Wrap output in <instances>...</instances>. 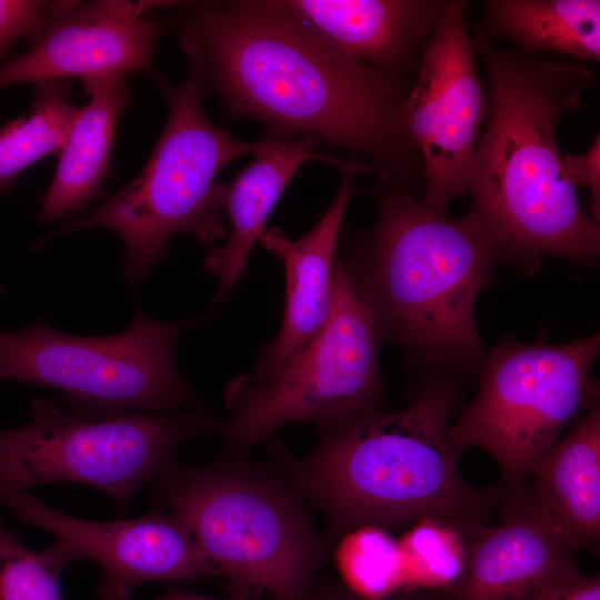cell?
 <instances>
[{
  "label": "cell",
  "mask_w": 600,
  "mask_h": 600,
  "mask_svg": "<svg viewBox=\"0 0 600 600\" xmlns=\"http://www.w3.org/2000/svg\"><path fill=\"white\" fill-rule=\"evenodd\" d=\"M182 7L181 48L231 118L260 121L267 137L346 149L379 182L421 191V159L401 117L410 84L338 52L280 0Z\"/></svg>",
  "instance_id": "1"
},
{
  "label": "cell",
  "mask_w": 600,
  "mask_h": 600,
  "mask_svg": "<svg viewBox=\"0 0 600 600\" xmlns=\"http://www.w3.org/2000/svg\"><path fill=\"white\" fill-rule=\"evenodd\" d=\"M488 80L487 122L468 181L466 214L499 260L530 271L544 257L592 262L598 222L568 181L556 141L560 118L593 84L583 63L536 58L474 33Z\"/></svg>",
  "instance_id": "2"
},
{
  "label": "cell",
  "mask_w": 600,
  "mask_h": 600,
  "mask_svg": "<svg viewBox=\"0 0 600 600\" xmlns=\"http://www.w3.org/2000/svg\"><path fill=\"white\" fill-rule=\"evenodd\" d=\"M462 391L461 376L424 371L404 408L319 424L316 447L291 471V489L327 516L336 534L439 519L473 537L504 496L459 474L449 429Z\"/></svg>",
  "instance_id": "3"
},
{
  "label": "cell",
  "mask_w": 600,
  "mask_h": 600,
  "mask_svg": "<svg viewBox=\"0 0 600 600\" xmlns=\"http://www.w3.org/2000/svg\"><path fill=\"white\" fill-rule=\"evenodd\" d=\"M416 193L380 182L378 219L351 262H341L370 303L382 339L424 362L426 371L477 374L487 350L476 302L499 259L467 216L436 213Z\"/></svg>",
  "instance_id": "4"
},
{
  "label": "cell",
  "mask_w": 600,
  "mask_h": 600,
  "mask_svg": "<svg viewBox=\"0 0 600 600\" xmlns=\"http://www.w3.org/2000/svg\"><path fill=\"white\" fill-rule=\"evenodd\" d=\"M184 81L173 87L153 79L168 102L164 129L140 174L92 212L66 220L50 238L89 228L116 231L124 244L122 270L134 289L166 258L176 234H190L203 246L222 239L218 173L233 160L254 154L250 143L212 123L202 109L206 92L200 70L188 58Z\"/></svg>",
  "instance_id": "5"
},
{
  "label": "cell",
  "mask_w": 600,
  "mask_h": 600,
  "mask_svg": "<svg viewBox=\"0 0 600 600\" xmlns=\"http://www.w3.org/2000/svg\"><path fill=\"white\" fill-rule=\"evenodd\" d=\"M243 456L176 464L150 484L233 590L306 600L322 548L291 487Z\"/></svg>",
  "instance_id": "6"
},
{
  "label": "cell",
  "mask_w": 600,
  "mask_h": 600,
  "mask_svg": "<svg viewBox=\"0 0 600 600\" xmlns=\"http://www.w3.org/2000/svg\"><path fill=\"white\" fill-rule=\"evenodd\" d=\"M599 351L598 332L561 344L500 340L477 372L474 397L450 426L456 452L482 450L499 466L504 498L520 492L577 416L599 403L590 374Z\"/></svg>",
  "instance_id": "7"
},
{
  "label": "cell",
  "mask_w": 600,
  "mask_h": 600,
  "mask_svg": "<svg viewBox=\"0 0 600 600\" xmlns=\"http://www.w3.org/2000/svg\"><path fill=\"white\" fill-rule=\"evenodd\" d=\"M382 340L364 293L341 261L333 270L330 317L274 376H243L224 393L230 412L220 434L232 454L246 452L290 422L336 421L380 408L386 391L378 363Z\"/></svg>",
  "instance_id": "8"
},
{
  "label": "cell",
  "mask_w": 600,
  "mask_h": 600,
  "mask_svg": "<svg viewBox=\"0 0 600 600\" xmlns=\"http://www.w3.org/2000/svg\"><path fill=\"white\" fill-rule=\"evenodd\" d=\"M30 411L29 423L0 429V484L26 490L82 483L106 492L122 511L142 486L177 464L186 441L219 433L222 423L199 409L89 418L67 414L44 399L34 400Z\"/></svg>",
  "instance_id": "9"
},
{
  "label": "cell",
  "mask_w": 600,
  "mask_h": 600,
  "mask_svg": "<svg viewBox=\"0 0 600 600\" xmlns=\"http://www.w3.org/2000/svg\"><path fill=\"white\" fill-rule=\"evenodd\" d=\"M194 321L164 322L139 307L121 333L78 337L37 319L20 331L0 330V381H23L63 392L74 414L166 413L197 400L180 376L174 349Z\"/></svg>",
  "instance_id": "10"
},
{
  "label": "cell",
  "mask_w": 600,
  "mask_h": 600,
  "mask_svg": "<svg viewBox=\"0 0 600 600\" xmlns=\"http://www.w3.org/2000/svg\"><path fill=\"white\" fill-rule=\"evenodd\" d=\"M467 7L466 1L447 0L401 111L421 159V200L439 214H447L449 202L468 190L487 112L466 29Z\"/></svg>",
  "instance_id": "11"
},
{
  "label": "cell",
  "mask_w": 600,
  "mask_h": 600,
  "mask_svg": "<svg viewBox=\"0 0 600 600\" xmlns=\"http://www.w3.org/2000/svg\"><path fill=\"white\" fill-rule=\"evenodd\" d=\"M0 504L54 537L68 564L91 560L102 570L100 600H132L150 581L196 580L220 574L188 527L160 508L134 519L94 521L57 511L26 490L0 484Z\"/></svg>",
  "instance_id": "12"
},
{
  "label": "cell",
  "mask_w": 600,
  "mask_h": 600,
  "mask_svg": "<svg viewBox=\"0 0 600 600\" xmlns=\"http://www.w3.org/2000/svg\"><path fill=\"white\" fill-rule=\"evenodd\" d=\"M174 1H54L41 34L26 52L0 62V89L47 80L114 73L157 76L152 52L162 33L144 13Z\"/></svg>",
  "instance_id": "13"
},
{
  "label": "cell",
  "mask_w": 600,
  "mask_h": 600,
  "mask_svg": "<svg viewBox=\"0 0 600 600\" xmlns=\"http://www.w3.org/2000/svg\"><path fill=\"white\" fill-rule=\"evenodd\" d=\"M499 524L468 539L459 576L438 600H530L548 581L577 564L574 550L529 498L526 487L504 498Z\"/></svg>",
  "instance_id": "14"
},
{
  "label": "cell",
  "mask_w": 600,
  "mask_h": 600,
  "mask_svg": "<svg viewBox=\"0 0 600 600\" xmlns=\"http://www.w3.org/2000/svg\"><path fill=\"white\" fill-rule=\"evenodd\" d=\"M338 52L412 84L447 0H280Z\"/></svg>",
  "instance_id": "15"
},
{
  "label": "cell",
  "mask_w": 600,
  "mask_h": 600,
  "mask_svg": "<svg viewBox=\"0 0 600 600\" xmlns=\"http://www.w3.org/2000/svg\"><path fill=\"white\" fill-rule=\"evenodd\" d=\"M356 173H342L337 194L319 222L303 237L290 240L278 228L267 229L259 242L284 266L286 309L280 331L263 344L250 378L262 381L294 358L327 323L333 296L337 242L353 193Z\"/></svg>",
  "instance_id": "16"
},
{
  "label": "cell",
  "mask_w": 600,
  "mask_h": 600,
  "mask_svg": "<svg viewBox=\"0 0 600 600\" xmlns=\"http://www.w3.org/2000/svg\"><path fill=\"white\" fill-rule=\"evenodd\" d=\"M311 137L280 139L267 137L250 163L233 179L222 183L221 207L230 220L228 241L204 258L206 270L218 278L213 303L237 283L246 270L251 250L267 230V220L298 170L309 161H322L341 173H370L361 162L344 161L328 152H317Z\"/></svg>",
  "instance_id": "17"
},
{
  "label": "cell",
  "mask_w": 600,
  "mask_h": 600,
  "mask_svg": "<svg viewBox=\"0 0 600 600\" xmlns=\"http://www.w3.org/2000/svg\"><path fill=\"white\" fill-rule=\"evenodd\" d=\"M526 491L574 550L600 540V407L594 404L541 459Z\"/></svg>",
  "instance_id": "18"
},
{
  "label": "cell",
  "mask_w": 600,
  "mask_h": 600,
  "mask_svg": "<svg viewBox=\"0 0 600 600\" xmlns=\"http://www.w3.org/2000/svg\"><path fill=\"white\" fill-rule=\"evenodd\" d=\"M82 84L90 101L82 107L59 154L51 184L40 203L39 223L66 221L92 200L104 199L103 181L110 174L113 137L130 90L124 73L86 79Z\"/></svg>",
  "instance_id": "19"
},
{
  "label": "cell",
  "mask_w": 600,
  "mask_h": 600,
  "mask_svg": "<svg viewBox=\"0 0 600 600\" xmlns=\"http://www.w3.org/2000/svg\"><path fill=\"white\" fill-rule=\"evenodd\" d=\"M474 33L533 57L556 53L579 63L600 59V1L486 0Z\"/></svg>",
  "instance_id": "20"
},
{
  "label": "cell",
  "mask_w": 600,
  "mask_h": 600,
  "mask_svg": "<svg viewBox=\"0 0 600 600\" xmlns=\"http://www.w3.org/2000/svg\"><path fill=\"white\" fill-rule=\"evenodd\" d=\"M81 111L70 101L69 80L34 84L30 109L0 128V196L28 167L60 154Z\"/></svg>",
  "instance_id": "21"
},
{
  "label": "cell",
  "mask_w": 600,
  "mask_h": 600,
  "mask_svg": "<svg viewBox=\"0 0 600 600\" xmlns=\"http://www.w3.org/2000/svg\"><path fill=\"white\" fill-rule=\"evenodd\" d=\"M337 564L351 590L372 599L392 594L403 579L398 539L376 526H361L342 534Z\"/></svg>",
  "instance_id": "22"
},
{
  "label": "cell",
  "mask_w": 600,
  "mask_h": 600,
  "mask_svg": "<svg viewBox=\"0 0 600 600\" xmlns=\"http://www.w3.org/2000/svg\"><path fill=\"white\" fill-rule=\"evenodd\" d=\"M468 539L462 529L439 519H423L408 527L398 539L403 578L427 577L437 590L447 587L464 566Z\"/></svg>",
  "instance_id": "23"
},
{
  "label": "cell",
  "mask_w": 600,
  "mask_h": 600,
  "mask_svg": "<svg viewBox=\"0 0 600 600\" xmlns=\"http://www.w3.org/2000/svg\"><path fill=\"white\" fill-rule=\"evenodd\" d=\"M67 566L53 544L26 548L0 518V600H64L60 576Z\"/></svg>",
  "instance_id": "24"
},
{
  "label": "cell",
  "mask_w": 600,
  "mask_h": 600,
  "mask_svg": "<svg viewBox=\"0 0 600 600\" xmlns=\"http://www.w3.org/2000/svg\"><path fill=\"white\" fill-rule=\"evenodd\" d=\"M54 1L0 0V60L21 38L41 34Z\"/></svg>",
  "instance_id": "25"
},
{
  "label": "cell",
  "mask_w": 600,
  "mask_h": 600,
  "mask_svg": "<svg viewBox=\"0 0 600 600\" xmlns=\"http://www.w3.org/2000/svg\"><path fill=\"white\" fill-rule=\"evenodd\" d=\"M562 166L570 184L590 191L592 219L600 218V137H596L590 148L582 153H568L562 157Z\"/></svg>",
  "instance_id": "26"
},
{
  "label": "cell",
  "mask_w": 600,
  "mask_h": 600,
  "mask_svg": "<svg viewBox=\"0 0 600 600\" xmlns=\"http://www.w3.org/2000/svg\"><path fill=\"white\" fill-rule=\"evenodd\" d=\"M530 600H600L599 574L586 576L574 564L548 581Z\"/></svg>",
  "instance_id": "27"
},
{
  "label": "cell",
  "mask_w": 600,
  "mask_h": 600,
  "mask_svg": "<svg viewBox=\"0 0 600 600\" xmlns=\"http://www.w3.org/2000/svg\"><path fill=\"white\" fill-rule=\"evenodd\" d=\"M311 600H438V598L436 593L434 596H427L407 592L372 599L351 590L343 583L331 581L324 583L319 591L317 590Z\"/></svg>",
  "instance_id": "28"
},
{
  "label": "cell",
  "mask_w": 600,
  "mask_h": 600,
  "mask_svg": "<svg viewBox=\"0 0 600 600\" xmlns=\"http://www.w3.org/2000/svg\"><path fill=\"white\" fill-rule=\"evenodd\" d=\"M157 600H251L244 597L240 598H232V599H214V598H207L201 597L192 593H186V592H173L168 596L161 597Z\"/></svg>",
  "instance_id": "29"
},
{
  "label": "cell",
  "mask_w": 600,
  "mask_h": 600,
  "mask_svg": "<svg viewBox=\"0 0 600 600\" xmlns=\"http://www.w3.org/2000/svg\"><path fill=\"white\" fill-rule=\"evenodd\" d=\"M4 287L0 283V294L2 293Z\"/></svg>",
  "instance_id": "30"
}]
</instances>
